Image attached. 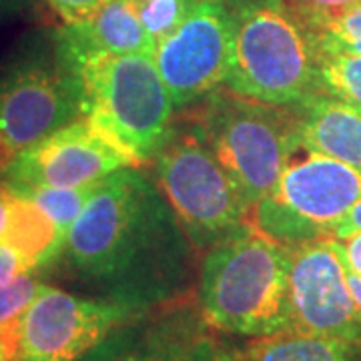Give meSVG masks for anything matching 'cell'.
<instances>
[{"mask_svg":"<svg viewBox=\"0 0 361 361\" xmlns=\"http://www.w3.org/2000/svg\"><path fill=\"white\" fill-rule=\"evenodd\" d=\"M219 2H223L227 8H231L233 13H237V11L245 8V6H249V4H255V2H259V0H219Z\"/></svg>","mask_w":361,"mask_h":361,"instance_id":"32","label":"cell"},{"mask_svg":"<svg viewBox=\"0 0 361 361\" xmlns=\"http://www.w3.org/2000/svg\"><path fill=\"white\" fill-rule=\"evenodd\" d=\"M207 329L199 305L180 297L118 325L80 361H193Z\"/></svg>","mask_w":361,"mask_h":361,"instance_id":"13","label":"cell"},{"mask_svg":"<svg viewBox=\"0 0 361 361\" xmlns=\"http://www.w3.org/2000/svg\"><path fill=\"white\" fill-rule=\"evenodd\" d=\"M71 71L77 77L80 118L135 165L153 161L175 123V104L155 54H104Z\"/></svg>","mask_w":361,"mask_h":361,"instance_id":"3","label":"cell"},{"mask_svg":"<svg viewBox=\"0 0 361 361\" xmlns=\"http://www.w3.org/2000/svg\"><path fill=\"white\" fill-rule=\"evenodd\" d=\"M26 271L35 269L30 267V263L18 251H14L13 247L0 241V283H6L13 277L26 273Z\"/></svg>","mask_w":361,"mask_h":361,"instance_id":"26","label":"cell"},{"mask_svg":"<svg viewBox=\"0 0 361 361\" xmlns=\"http://www.w3.org/2000/svg\"><path fill=\"white\" fill-rule=\"evenodd\" d=\"M42 287L44 283L37 279L35 271H26L6 283H0V327L20 317L37 299Z\"/></svg>","mask_w":361,"mask_h":361,"instance_id":"21","label":"cell"},{"mask_svg":"<svg viewBox=\"0 0 361 361\" xmlns=\"http://www.w3.org/2000/svg\"><path fill=\"white\" fill-rule=\"evenodd\" d=\"M189 109L255 213L299 147L295 106L261 103L219 87Z\"/></svg>","mask_w":361,"mask_h":361,"instance_id":"6","label":"cell"},{"mask_svg":"<svg viewBox=\"0 0 361 361\" xmlns=\"http://www.w3.org/2000/svg\"><path fill=\"white\" fill-rule=\"evenodd\" d=\"M141 313L111 297H78L44 285L23 313L14 361H80Z\"/></svg>","mask_w":361,"mask_h":361,"instance_id":"10","label":"cell"},{"mask_svg":"<svg viewBox=\"0 0 361 361\" xmlns=\"http://www.w3.org/2000/svg\"><path fill=\"white\" fill-rule=\"evenodd\" d=\"M130 165L123 151L77 118L23 151L0 177L16 187H85Z\"/></svg>","mask_w":361,"mask_h":361,"instance_id":"12","label":"cell"},{"mask_svg":"<svg viewBox=\"0 0 361 361\" xmlns=\"http://www.w3.org/2000/svg\"><path fill=\"white\" fill-rule=\"evenodd\" d=\"M227 87L275 106H299L323 92L317 42L283 0H259L235 13Z\"/></svg>","mask_w":361,"mask_h":361,"instance_id":"4","label":"cell"},{"mask_svg":"<svg viewBox=\"0 0 361 361\" xmlns=\"http://www.w3.org/2000/svg\"><path fill=\"white\" fill-rule=\"evenodd\" d=\"M193 2L195 0H137V8L145 28L159 42L183 23Z\"/></svg>","mask_w":361,"mask_h":361,"instance_id":"20","label":"cell"},{"mask_svg":"<svg viewBox=\"0 0 361 361\" xmlns=\"http://www.w3.org/2000/svg\"><path fill=\"white\" fill-rule=\"evenodd\" d=\"M209 329L201 336L197 348H195L193 361H243L241 360V349L229 345L221 337L213 336Z\"/></svg>","mask_w":361,"mask_h":361,"instance_id":"24","label":"cell"},{"mask_svg":"<svg viewBox=\"0 0 361 361\" xmlns=\"http://www.w3.org/2000/svg\"><path fill=\"white\" fill-rule=\"evenodd\" d=\"M191 247L159 183L130 165L97 185L59 259L104 297L149 311L183 297Z\"/></svg>","mask_w":361,"mask_h":361,"instance_id":"1","label":"cell"},{"mask_svg":"<svg viewBox=\"0 0 361 361\" xmlns=\"http://www.w3.org/2000/svg\"><path fill=\"white\" fill-rule=\"evenodd\" d=\"M337 241H339V251L345 263V269L361 277V233L349 235L345 239H337Z\"/></svg>","mask_w":361,"mask_h":361,"instance_id":"27","label":"cell"},{"mask_svg":"<svg viewBox=\"0 0 361 361\" xmlns=\"http://www.w3.org/2000/svg\"><path fill=\"white\" fill-rule=\"evenodd\" d=\"M153 169L193 249L207 251L243 225H253L245 193L193 116L173 123Z\"/></svg>","mask_w":361,"mask_h":361,"instance_id":"5","label":"cell"},{"mask_svg":"<svg viewBox=\"0 0 361 361\" xmlns=\"http://www.w3.org/2000/svg\"><path fill=\"white\" fill-rule=\"evenodd\" d=\"M235 13L219 0H195L171 35L157 42L155 63L175 109L187 111L227 82Z\"/></svg>","mask_w":361,"mask_h":361,"instance_id":"9","label":"cell"},{"mask_svg":"<svg viewBox=\"0 0 361 361\" xmlns=\"http://www.w3.org/2000/svg\"><path fill=\"white\" fill-rule=\"evenodd\" d=\"M0 361H11V357H8V353H6V349L0 345Z\"/></svg>","mask_w":361,"mask_h":361,"instance_id":"33","label":"cell"},{"mask_svg":"<svg viewBox=\"0 0 361 361\" xmlns=\"http://www.w3.org/2000/svg\"><path fill=\"white\" fill-rule=\"evenodd\" d=\"M65 25L87 20L97 13L106 0H44Z\"/></svg>","mask_w":361,"mask_h":361,"instance_id":"25","label":"cell"},{"mask_svg":"<svg viewBox=\"0 0 361 361\" xmlns=\"http://www.w3.org/2000/svg\"><path fill=\"white\" fill-rule=\"evenodd\" d=\"M52 39L68 68L94 56L155 54L157 49L139 16L137 0H106L87 20L61 26Z\"/></svg>","mask_w":361,"mask_h":361,"instance_id":"14","label":"cell"},{"mask_svg":"<svg viewBox=\"0 0 361 361\" xmlns=\"http://www.w3.org/2000/svg\"><path fill=\"white\" fill-rule=\"evenodd\" d=\"M360 199L361 171L299 145L255 209L253 225L283 245H295L334 235Z\"/></svg>","mask_w":361,"mask_h":361,"instance_id":"8","label":"cell"},{"mask_svg":"<svg viewBox=\"0 0 361 361\" xmlns=\"http://www.w3.org/2000/svg\"><path fill=\"white\" fill-rule=\"evenodd\" d=\"M322 90L361 111V54L317 47Z\"/></svg>","mask_w":361,"mask_h":361,"instance_id":"18","label":"cell"},{"mask_svg":"<svg viewBox=\"0 0 361 361\" xmlns=\"http://www.w3.org/2000/svg\"><path fill=\"white\" fill-rule=\"evenodd\" d=\"M26 6L28 0H0V25L25 13Z\"/></svg>","mask_w":361,"mask_h":361,"instance_id":"29","label":"cell"},{"mask_svg":"<svg viewBox=\"0 0 361 361\" xmlns=\"http://www.w3.org/2000/svg\"><path fill=\"white\" fill-rule=\"evenodd\" d=\"M8 197H11L8 185L0 177V241H2L6 225H8Z\"/></svg>","mask_w":361,"mask_h":361,"instance_id":"30","label":"cell"},{"mask_svg":"<svg viewBox=\"0 0 361 361\" xmlns=\"http://www.w3.org/2000/svg\"><path fill=\"white\" fill-rule=\"evenodd\" d=\"M97 185H85V187H16V185H11V187L25 193L28 199H32L56 223V227L63 231V235H66L68 227L75 223L80 211L89 203L90 195L97 189Z\"/></svg>","mask_w":361,"mask_h":361,"instance_id":"19","label":"cell"},{"mask_svg":"<svg viewBox=\"0 0 361 361\" xmlns=\"http://www.w3.org/2000/svg\"><path fill=\"white\" fill-rule=\"evenodd\" d=\"M289 245L243 225L209 247L199 269L197 305L215 331L267 337L291 329Z\"/></svg>","mask_w":361,"mask_h":361,"instance_id":"2","label":"cell"},{"mask_svg":"<svg viewBox=\"0 0 361 361\" xmlns=\"http://www.w3.org/2000/svg\"><path fill=\"white\" fill-rule=\"evenodd\" d=\"M77 118V77L54 39L13 54L0 68V175L28 147Z\"/></svg>","mask_w":361,"mask_h":361,"instance_id":"7","label":"cell"},{"mask_svg":"<svg viewBox=\"0 0 361 361\" xmlns=\"http://www.w3.org/2000/svg\"><path fill=\"white\" fill-rule=\"evenodd\" d=\"M355 233H361V199L349 209L348 215L337 223V227L334 229V235H331V237H336V239H345V237L355 235Z\"/></svg>","mask_w":361,"mask_h":361,"instance_id":"28","label":"cell"},{"mask_svg":"<svg viewBox=\"0 0 361 361\" xmlns=\"http://www.w3.org/2000/svg\"><path fill=\"white\" fill-rule=\"evenodd\" d=\"M317 47L361 54V2L337 16L331 25L315 35Z\"/></svg>","mask_w":361,"mask_h":361,"instance_id":"22","label":"cell"},{"mask_svg":"<svg viewBox=\"0 0 361 361\" xmlns=\"http://www.w3.org/2000/svg\"><path fill=\"white\" fill-rule=\"evenodd\" d=\"M348 285H349V291H351V297H353V301H355V305H357V310H360L361 313V277L360 275H355V273L348 271Z\"/></svg>","mask_w":361,"mask_h":361,"instance_id":"31","label":"cell"},{"mask_svg":"<svg viewBox=\"0 0 361 361\" xmlns=\"http://www.w3.org/2000/svg\"><path fill=\"white\" fill-rule=\"evenodd\" d=\"M8 225L2 243L11 245L37 271L61 257L65 235L32 199L8 185Z\"/></svg>","mask_w":361,"mask_h":361,"instance_id":"16","label":"cell"},{"mask_svg":"<svg viewBox=\"0 0 361 361\" xmlns=\"http://www.w3.org/2000/svg\"><path fill=\"white\" fill-rule=\"evenodd\" d=\"M287 283L291 329L361 345V313L349 291L336 237L289 245Z\"/></svg>","mask_w":361,"mask_h":361,"instance_id":"11","label":"cell"},{"mask_svg":"<svg viewBox=\"0 0 361 361\" xmlns=\"http://www.w3.org/2000/svg\"><path fill=\"white\" fill-rule=\"evenodd\" d=\"M243 361H361V345L336 337L285 329L255 337L241 349Z\"/></svg>","mask_w":361,"mask_h":361,"instance_id":"17","label":"cell"},{"mask_svg":"<svg viewBox=\"0 0 361 361\" xmlns=\"http://www.w3.org/2000/svg\"><path fill=\"white\" fill-rule=\"evenodd\" d=\"M283 2L315 37L331 25L337 16H341L361 0H283Z\"/></svg>","mask_w":361,"mask_h":361,"instance_id":"23","label":"cell"},{"mask_svg":"<svg viewBox=\"0 0 361 361\" xmlns=\"http://www.w3.org/2000/svg\"><path fill=\"white\" fill-rule=\"evenodd\" d=\"M297 142L361 171V111L327 92L295 106Z\"/></svg>","mask_w":361,"mask_h":361,"instance_id":"15","label":"cell"}]
</instances>
